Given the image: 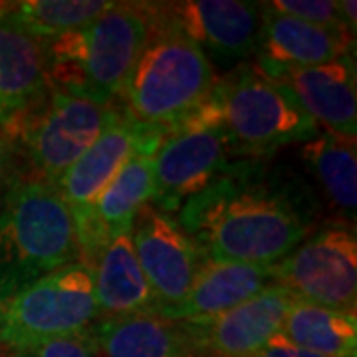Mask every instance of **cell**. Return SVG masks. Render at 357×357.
Instances as JSON below:
<instances>
[{"mask_svg":"<svg viewBox=\"0 0 357 357\" xmlns=\"http://www.w3.org/2000/svg\"><path fill=\"white\" fill-rule=\"evenodd\" d=\"M14 178L13 163H10V143L0 133V199L6 192L10 181Z\"/></svg>","mask_w":357,"mask_h":357,"instance_id":"obj_27","label":"cell"},{"mask_svg":"<svg viewBox=\"0 0 357 357\" xmlns=\"http://www.w3.org/2000/svg\"><path fill=\"white\" fill-rule=\"evenodd\" d=\"M74 262V222L58 189L14 175L0 199V302Z\"/></svg>","mask_w":357,"mask_h":357,"instance_id":"obj_3","label":"cell"},{"mask_svg":"<svg viewBox=\"0 0 357 357\" xmlns=\"http://www.w3.org/2000/svg\"><path fill=\"white\" fill-rule=\"evenodd\" d=\"M151 28L147 2H115L86 28L44 40L50 91L114 103L121 98Z\"/></svg>","mask_w":357,"mask_h":357,"instance_id":"obj_2","label":"cell"},{"mask_svg":"<svg viewBox=\"0 0 357 357\" xmlns=\"http://www.w3.org/2000/svg\"><path fill=\"white\" fill-rule=\"evenodd\" d=\"M357 4L356 0H342L340 2V10H342V16H344L345 24L349 28L351 36H356V28H357Z\"/></svg>","mask_w":357,"mask_h":357,"instance_id":"obj_28","label":"cell"},{"mask_svg":"<svg viewBox=\"0 0 357 357\" xmlns=\"http://www.w3.org/2000/svg\"><path fill=\"white\" fill-rule=\"evenodd\" d=\"M229 141L220 128L213 91L178 128L169 131L155 153V195L151 204L177 213L192 195L201 192L229 167Z\"/></svg>","mask_w":357,"mask_h":357,"instance_id":"obj_9","label":"cell"},{"mask_svg":"<svg viewBox=\"0 0 357 357\" xmlns=\"http://www.w3.org/2000/svg\"><path fill=\"white\" fill-rule=\"evenodd\" d=\"M131 238L141 270L157 298V314L163 316L187 296L206 258L177 218L151 203L137 213Z\"/></svg>","mask_w":357,"mask_h":357,"instance_id":"obj_12","label":"cell"},{"mask_svg":"<svg viewBox=\"0 0 357 357\" xmlns=\"http://www.w3.org/2000/svg\"><path fill=\"white\" fill-rule=\"evenodd\" d=\"M177 213L206 260L276 266L306 238V222L292 201L244 165L227 167Z\"/></svg>","mask_w":357,"mask_h":357,"instance_id":"obj_1","label":"cell"},{"mask_svg":"<svg viewBox=\"0 0 357 357\" xmlns=\"http://www.w3.org/2000/svg\"><path fill=\"white\" fill-rule=\"evenodd\" d=\"M356 40L349 34L310 24L262 4L256 40V62L290 68H307L354 56Z\"/></svg>","mask_w":357,"mask_h":357,"instance_id":"obj_16","label":"cell"},{"mask_svg":"<svg viewBox=\"0 0 357 357\" xmlns=\"http://www.w3.org/2000/svg\"><path fill=\"white\" fill-rule=\"evenodd\" d=\"M155 22L181 32L204 56L234 64L256 50L262 4L243 0L147 2Z\"/></svg>","mask_w":357,"mask_h":357,"instance_id":"obj_11","label":"cell"},{"mask_svg":"<svg viewBox=\"0 0 357 357\" xmlns=\"http://www.w3.org/2000/svg\"><path fill=\"white\" fill-rule=\"evenodd\" d=\"M98 319L93 272L88 264L74 262L0 302V347L13 354L88 332Z\"/></svg>","mask_w":357,"mask_h":357,"instance_id":"obj_7","label":"cell"},{"mask_svg":"<svg viewBox=\"0 0 357 357\" xmlns=\"http://www.w3.org/2000/svg\"><path fill=\"white\" fill-rule=\"evenodd\" d=\"M155 155H135L93 203V218L102 232L112 238L128 232L141 208L153 201Z\"/></svg>","mask_w":357,"mask_h":357,"instance_id":"obj_21","label":"cell"},{"mask_svg":"<svg viewBox=\"0 0 357 357\" xmlns=\"http://www.w3.org/2000/svg\"><path fill=\"white\" fill-rule=\"evenodd\" d=\"M268 4L274 10L294 16L298 20L351 36L344 16H342V10H340V2H333V0H274ZM351 38H356V36H351Z\"/></svg>","mask_w":357,"mask_h":357,"instance_id":"obj_24","label":"cell"},{"mask_svg":"<svg viewBox=\"0 0 357 357\" xmlns=\"http://www.w3.org/2000/svg\"><path fill=\"white\" fill-rule=\"evenodd\" d=\"M213 96L230 153L270 155L319 133L318 123L292 96L255 64L241 66L222 79L217 77Z\"/></svg>","mask_w":357,"mask_h":357,"instance_id":"obj_5","label":"cell"},{"mask_svg":"<svg viewBox=\"0 0 357 357\" xmlns=\"http://www.w3.org/2000/svg\"><path fill=\"white\" fill-rule=\"evenodd\" d=\"M115 2L109 0H26L10 4V14L42 40L86 28Z\"/></svg>","mask_w":357,"mask_h":357,"instance_id":"obj_23","label":"cell"},{"mask_svg":"<svg viewBox=\"0 0 357 357\" xmlns=\"http://www.w3.org/2000/svg\"><path fill=\"white\" fill-rule=\"evenodd\" d=\"M102 357H192L189 337L178 321L159 314L100 318L91 326Z\"/></svg>","mask_w":357,"mask_h":357,"instance_id":"obj_19","label":"cell"},{"mask_svg":"<svg viewBox=\"0 0 357 357\" xmlns=\"http://www.w3.org/2000/svg\"><path fill=\"white\" fill-rule=\"evenodd\" d=\"M302 155L330 201L354 217L357 204L356 139L330 131L318 133L304 143Z\"/></svg>","mask_w":357,"mask_h":357,"instance_id":"obj_22","label":"cell"},{"mask_svg":"<svg viewBox=\"0 0 357 357\" xmlns=\"http://www.w3.org/2000/svg\"><path fill=\"white\" fill-rule=\"evenodd\" d=\"M115 103H100L64 91L50 96L20 121L2 131L16 141L30 165L28 177L54 185L98 139L115 114Z\"/></svg>","mask_w":357,"mask_h":357,"instance_id":"obj_8","label":"cell"},{"mask_svg":"<svg viewBox=\"0 0 357 357\" xmlns=\"http://www.w3.org/2000/svg\"><path fill=\"white\" fill-rule=\"evenodd\" d=\"M272 284L300 302L356 314V230L347 222H330L316 230L272 266Z\"/></svg>","mask_w":357,"mask_h":357,"instance_id":"obj_10","label":"cell"},{"mask_svg":"<svg viewBox=\"0 0 357 357\" xmlns=\"http://www.w3.org/2000/svg\"><path fill=\"white\" fill-rule=\"evenodd\" d=\"M100 318L157 314V298L141 270L131 230L114 234L91 264Z\"/></svg>","mask_w":357,"mask_h":357,"instance_id":"obj_18","label":"cell"},{"mask_svg":"<svg viewBox=\"0 0 357 357\" xmlns=\"http://www.w3.org/2000/svg\"><path fill=\"white\" fill-rule=\"evenodd\" d=\"M280 333L298 347H304L318 356L356 357V314H345L296 300L286 314Z\"/></svg>","mask_w":357,"mask_h":357,"instance_id":"obj_20","label":"cell"},{"mask_svg":"<svg viewBox=\"0 0 357 357\" xmlns=\"http://www.w3.org/2000/svg\"><path fill=\"white\" fill-rule=\"evenodd\" d=\"M215 84V68L204 52L153 20L151 36L121 93V107L133 121L167 135L206 102Z\"/></svg>","mask_w":357,"mask_h":357,"instance_id":"obj_4","label":"cell"},{"mask_svg":"<svg viewBox=\"0 0 357 357\" xmlns=\"http://www.w3.org/2000/svg\"><path fill=\"white\" fill-rule=\"evenodd\" d=\"M256 357H324L314 354V351H307L304 347H298L296 344H292L290 340H286L282 333L274 335L270 342H268Z\"/></svg>","mask_w":357,"mask_h":357,"instance_id":"obj_26","label":"cell"},{"mask_svg":"<svg viewBox=\"0 0 357 357\" xmlns=\"http://www.w3.org/2000/svg\"><path fill=\"white\" fill-rule=\"evenodd\" d=\"M268 286H272V266L204 260L187 296L161 318L171 321L215 318L255 298Z\"/></svg>","mask_w":357,"mask_h":357,"instance_id":"obj_17","label":"cell"},{"mask_svg":"<svg viewBox=\"0 0 357 357\" xmlns=\"http://www.w3.org/2000/svg\"><path fill=\"white\" fill-rule=\"evenodd\" d=\"M163 131L133 121L121 105L102 129L98 139L56 183L74 222L79 262L91 268L93 260L109 241L93 218V203L100 192L128 165L135 155H155Z\"/></svg>","mask_w":357,"mask_h":357,"instance_id":"obj_6","label":"cell"},{"mask_svg":"<svg viewBox=\"0 0 357 357\" xmlns=\"http://www.w3.org/2000/svg\"><path fill=\"white\" fill-rule=\"evenodd\" d=\"M272 82L286 89L316 123L330 133L356 139L357 84L356 58L345 56L328 64L290 68L255 62Z\"/></svg>","mask_w":357,"mask_h":357,"instance_id":"obj_14","label":"cell"},{"mask_svg":"<svg viewBox=\"0 0 357 357\" xmlns=\"http://www.w3.org/2000/svg\"><path fill=\"white\" fill-rule=\"evenodd\" d=\"M13 357H102V351L89 328L88 332L56 337L13 351Z\"/></svg>","mask_w":357,"mask_h":357,"instance_id":"obj_25","label":"cell"},{"mask_svg":"<svg viewBox=\"0 0 357 357\" xmlns=\"http://www.w3.org/2000/svg\"><path fill=\"white\" fill-rule=\"evenodd\" d=\"M50 96L44 40L0 4V129H8Z\"/></svg>","mask_w":357,"mask_h":357,"instance_id":"obj_15","label":"cell"},{"mask_svg":"<svg viewBox=\"0 0 357 357\" xmlns=\"http://www.w3.org/2000/svg\"><path fill=\"white\" fill-rule=\"evenodd\" d=\"M296 302L284 288L272 284L241 306L215 318L178 321L189 337L192 354L208 357H256L282 332L286 314Z\"/></svg>","mask_w":357,"mask_h":357,"instance_id":"obj_13","label":"cell"}]
</instances>
